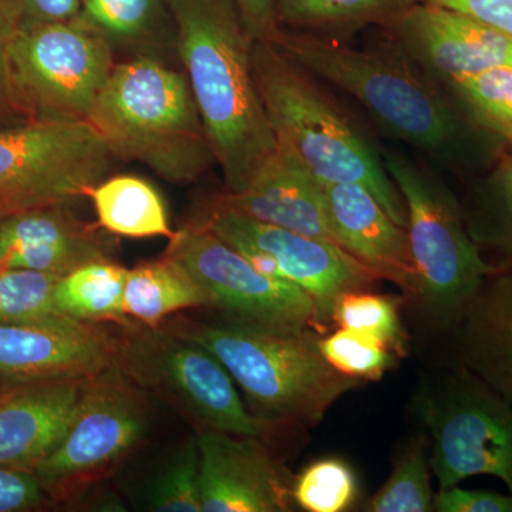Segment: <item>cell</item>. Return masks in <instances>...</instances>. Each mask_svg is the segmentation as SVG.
I'll list each match as a JSON object with an SVG mask.
<instances>
[{
  "mask_svg": "<svg viewBox=\"0 0 512 512\" xmlns=\"http://www.w3.org/2000/svg\"><path fill=\"white\" fill-rule=\"evenodd\" d=\"M272 43L313 76L352 97L383 136L407 144L440 167L464 170L476 160L484 140L498 141L468 119L447 87L392 36L375 45L350 47L279 29Z\"/></svg>",
  "mask_w": 512,
  "mask_h": 512,
  "instance_id": "cell-1",
  "label": "cell"
},
{
  "mask_svg": "<svg viewBox=\"0 0 512 512\" xmlns=\"http://www.w3.org/2000/svg\"><path fill=\"white\" fill-rule=\"evenodd\" d=\"M225 192L247 188L278 143L256 86L255 39L235 0H165Z\"/></svg>",
  "mask_w": 512,
  "mask_h": 512,
  "instance_id": "cell-2",
  "label": "cell"
},
{
  "mask_svg": "<svg viewBox=\"0 0 512 512\" xmlns=\"http://www.w3.org/2000/svg\"><path fill=\"white\" fill-rule=\"evenodd\" d=\"M256 86L278 147L291 154L319 184L356 183L406 229V204L384 167L382 148L343 109L315 76L278 46L255 40Z\"/></svg>",
  "mask_w": 512,
  "mask_h": 512,
  "instance_id": "cell-3",
  "label": "cell"
},
{
  "mask_svg": "<svg viewBox=\"0 0 512 512\" xmlns=\"http://www.w3.org/2000/svg\"><path fill=\"white\" fill-rule=\"evenodd\" d=\"M87 123L117 160L170 183H195L217 164L187 76L153 57L116 64Z\"/></svg>",
  "mask_w": 512,
  "mask_h": 512,
  "instance_id": "cell-4",
  "label": "cell"
},
{
  "mask_svg": "<svg viewBox=\"0 0 512 512\" xmlns=\"http://www.w3.org/2000/svg\"><path fill=\"white\" fill-rule=\"evenodd\" d=\"M170 332L200 343L227 367L258 416L316 424L360 380L342 375L319 349L316 330H268L180 319Z\"/></svg>",
  "mask_w": 512,
  "mask_h": 512,
  "instance_id": "cell-5",
  "label": "cell"
},
{
  "mask_svg": "<svg viewBox=\"0 0 512 512\" xmlns=\"http://www.w3.org/2000/svg\"><path fill=\"white\" fill-rule=\"evenodd\" d=\"M382 157L406 204L414 269L410 301L433 328L454 329L485 279L501 268L485 261L463 208L439 177L399 151L382 148Z\"/></svg>",
  "mask_w": 512,
  "mask_h": 512,
  "instance_id": "cell-6",
  "label": "cell"
},
{
  "mask_svg": "<svg viewBox=\"0 0 512 512\" xmlns=\"http://www.w3.org/2000/svg\"><path fill=\"white\" fill-rule=\"evenodd\" d=\"M116 64L109 37L82 16L20 20L10 45L13 87L35 121H89Z\"/></svg>",
  "mask_w": 512,
  "mask_h": 512,
  "instance_id": "cell-7",
  "label": "cell"
},
{
  "mask_svg": "<svg viewBox=\"0 0 512 512\" xmlns=\"http://www.w3.org/2000/svg\"><path fill=\"white\" fill-rule=\"evenodd\" d=\"M417 407L430 433V468L440 490L493 476L512 494V406L501 394L458 365L423 387Z\"/></svg>",
  "mask_w": 512,
  "mask_h": 512,
  "instance_id": "cell-8",
  "label": "cell"
},
{
  "mask_svg": "<svg viewBox=\"0 0 512 512\" xmlns=\"http://www.w3.org/2000/svg\"><path fill=\"white\" fill-rule=\"evenodd\" d=\"M116 338L114 365L137 386L167 393L204 429L262 439L281 424L249 413L234 379L217 356L170 330L131 328Z\"/></svg>",
  "mask_w": 512,
  "mask_h": 512,
  "instance_id": "cell-9",
  "label": "cell"
},
{
  "mask_svg": "<svg viewBox=\"0 0 512 512\" xmlns=\"http://www.w3.org/2000/svg\"><path fill=\"white\" fill-rule=\"evenodd\" d=\"M117 158L87 121L30 120L0 130L3 214L89 198Z\"/></svg>",
  "mask_w": 512,
  "mask_h": 512,
  "instance_id": "cell-10",
  "label": "cell"
},
{
  "mask_svg": "<svg viewBox=\"0 0 512 512\" xmlns=\"http://www.w3.org/2000/svg\"><path fill=\"white\" fill-rule=\"evenodd\" d=\"M147 426L146 402L119 366L84 380L62 439L35 470L46 495L63 497L116 466L143 440Z\"/></svg>",
  "mask_w": 512,
  "mask_h": 512,
  "instance_id": "cell-11",
  "label": "cell"
},
{
  "mask_svg": "<svg viewBox=\"0 0 512 512\" xmlns=\"http://www.w3.org/2000/svg\"><path fill=\"white\" fill-rule=\"evenodd\" d=\"M164 255L207 292L211 306L228 322L268 330H319L308 293L261 274L241 252L195 222L175 232Z\"/></svg>",
  "mask_w": 512,
  "mask_h": 512,
  "instance_id": "cell-12",
  "label": "cell"
},
{
  "mask_svg": "<svg viewBox=\"0 0 512 512\" xmlns=\"http://www.w3.org/2000/svg\"><path fill=\"white\" fill-rule=\"evenodd\" d=\"M195 224L238 252L258 251L269 256L285 281L311 296L319 329L332 322L333 308L343 293L367 291L380 279L333 242L251 220L215 201Z\"/></svg>",
  "mask_w": 512,
  "mask_h": 512,
  "instance_id": "cell-13",
  "label": "cell"
},
{
  "mask_svg": "<svg viewBox=\"0 0 512 512\" xmlns=\"http://www.w3.org/2000/svg\"><path fill=\"white\" fill-rule=\"evenodd\" d=\"M116 338L70 318L0 325V393L63 379H89L113 365Z\"/></svg>",
  "mask_w": 512,
  "mask_h": 512,
  "instance_id": "cell-14",
  "label": "cell"
},
{
  "mask_svg": "<svg viewBox=\"0 0 512 512\" xmlns=\"http://www.w3.org/2000/svg\"><path fill=\"white\" fill-rule=\"evenodd\" d=\"M386 28L444 86L457 77L512 67V36L439 6L416 3Z\"/></svg>",
  "mask_w": 512,
  "mask_h": 512,
  "instance_id": "cell-15",
  "label": "cell"
},
{
  "mask_svg": "<svg viewBox=\"0 0 512 512\" xmlns=\"http://www.w3.org/2000/svg\"><path fill=\"white\" fill-rule=\"evenodd\" d=\"M197 441L201 512L291 510L292 485L261 439L202 429Z\"/></svg>",
  "mask_w": 512,
  "mask_h": 512,
  "instance_id": "cell-16",
  "label": "cell"
},
{
  "mask_svg": "<svg viewBox=\"0 0 512 512\" xmlns=\"http://www.w3.org/2000/svg\"><path fill=\"white\" fill-rule=\"evenodd\" d=\"M87 224L70 204L46 205L0 218V266L64 276L79 266L111 261L113 239Z\"/></svg>",
  "mask_w": 512,
  "mask_h": 512,
  "instance_id": "cell-17",
  "label": "cell"
},
{
  "mask_svg": "<svg viewBox=\"0 0 512 512\" xmlns=\"http://www.w3.org/2000/svg\"><path fill=\"white\" fill-rule=\"evenodd\" d=\"M333 241L410 299L414 269L409 237L363 185L320 184Z\"/></svg>",
  "mask_w": 512,
  "mask_h": 512,
  "instance_id": "cell-18",
  "label": "cell"
},
{
  "mask_svg": "<svg viewBox=\"0 0 512 512\" xmlns=\"http://www.w3.org/2000/svg\"><path fill=\"white\" fill-rule=\"evenodd\" d=\"M251 220L333 242L322 188L305 167L278 147L245 190L214 200Z\"/></svg>",
  "mask_w": 512,
  "mask_h": 512,
  "instance_id": "cell-19",
  "label": "cell"
},
{
  "mask_svg": "<svg viewBox=\"0 0 512 512\" xmlns=\"http://www.w3.org/2000/svg\"><path fill=\"white\" fill-rule=\"evenodd\" d=\"M84 380H52L3 393L0 466L35 473L69 426Z\"/></svg>",
  "mask_w": 512,
  "mask_h": 512,
  "instance_id": "cell-20",
  "label": "cell"
},
{
  "mask_svg": "<svg viewBox=\"0 0 512 512\" xmlns=\"http://www.w3.org/2000/svg\"><path fill=\"white\" fill-rule=\"evenodd\" d=\"M453 330L460 365L512 406V268L485 279Z\"/></svg>",
  "mask_w": 512,
  "mask_h": 512,
  "instance_id": "cell-21",
  "label": "cell"
},
{
  "mask_svg": "<svg viewBox=\"0 0 512 512\" xmlns=\"http://www.w3.org/2000/svg\"><path fill=\"white\" fill-rule=\"evenodd\" d=\"M99 228L114 237H175L167 208L154 185L134 175L104 178L90 191Z\"/></svg>",
  "mask_w": 512,
  "mask_h": 512,
  "instance_id": "cell-22",
  "label": "cell"
},
{
  "mask_svg": "<svg viewBox=\"0 0 512 512\" xmlns=\"http://www.w3.org/2000/svg\"><path fill=\"white\" fill-rule=\"evenodd\" d=\"M211 306L210 296L168 256L128 269L123 311L148 328L184 309Z\"/></svg>",
  "mask_w": 512,
  "mask_h": 512,
  "instance_id": "cell-23",
  "label": "cell"
},
{
  "mask_svg": "<svg viewBox=\"0 0 512 512\" xmlns=\"http://www.w3.org/2000/svg\"><path fill=\"white\" fill-rule=\"evenodd\" d=\"M419 0H276V22L292 29L338 40L370 25L389 26Z\"/></svg>",
  "mask_w": 512,
  "mask_h": 512,
  "instance_id": "cell-24",
  "label": "cell"
},
{
  "mask_svg": "<svg viewBox=\"0 0 512 512\" xmlns=\"http://www.w3.org/2000/svg\"><path fill=\"white\" fill-rule=\"evenodd\" d=\"M128 269L111 259L79 266L57 281L55 303L66 318L84 323L128 320L123 311Z\"/></svg>",
  "mask_w": 512,
  "mask_h": 512,
  "instance_id": "cell-25",
  "label": "cell"
},
{
  "mask_svg": "<svg viewBox=\"0 0 512 512\" xmlns=\"http://www.w3.org/2000/svg\"><path fill=\"white\" fill-rule=\"evenodd\" d=\"M464 218L478 247L491 249L512 268V151L501 154L477 185Z\"/></svg>",
  "mask_w": 512,
  "mask_h": 512,
  "instance_id": "cell-26",
  "label": "cell"
},
{
  "mask_svg": "<svg viewBox=\"0 0 512 512\" xmlns=\"http://www.w3.org/2000/svg\"><path fill=\"white\" fill-rule=\"evenodd\" d=\"M446 87L468 119L512 148V67L457 77Z\"/></svg>",
  "mask_w": 512,
  "mask_h": 512,
  "instance_id": "cell-27",
  "label": "cell"
},
{
  "mask_svg": "<svg viewBox=\"0 0 512 512\" xmlns=\"http://www.w3.org/2000/svg\"><path fill=\"white\" fill-rule=\"evenodd\" d=\"M369 512L434 511L426 434L409 441L383 487L367 503Z\"/></svg>",
  "mask_w": 512,
  "mask_h": 512,
  "instance_id": "cell-28",
  "label": "cell"
},
{
  "mask_svg": "<svg viewBox=\"0 0 512 512\" xmlns=\"http://www.w3.org/2000/svg\"><path fill=\"white\" fill-rule=\"evenodd\" d=\"M402 299L367 291L343 293L333 308L332 322L379 340L397 355H406L407 335L400 316Z\"/></svg>",
  "mask_w": 512,
  "mask_h": 512,
  "instance_id": "cell-29",
  "label": "cell"
},
{
  "mask_svg": "<svg viewBox=\"0 0 512 512\" xmlns=\"http://www.w3.org/2000/svg\"><path fill=\"white\" fill-rule=\"evenodd\" d=\"M62 276L0 266V325H29L66 318L57 311L55 289Z\"/></svg>",
  "mask_w": 512,
  "mask_h": 512,
  "instance_id": "cell-30",
  "label": "cell"
},
{
  "mask_svg": "<svg viewBox=\"0 0 512 512\" xmlns=\"http://www.w3.org/2000/svg\"><path fill=\"white\" fill-rule=\"evenodd\" d=\"M291 495L308 512H343L356 504L359 484L345 460L320 458L295 478Z\"/></svg>",
  "mask_w": 512,
  "mask_h": 512,
  "instance_id": "cell-31",
  "label": "cell"
},
{
  "mask_svg": "<svg viewBox=\"0 0 512 512\" xmlns=\"http://www.w3.org/2000/svg\"><path fill=\"white\" fill-rule=\"evenodd\" d=\"M319 349L330 366L360 382L382 379L400 357L379 340L346 328L319 338Z\"/></svg>",
  "mask_w": 512,
  "mask_h": 512,
  "instance_id": "cell-32",
  "label": "cell"
},
{
  "mask_svg": "<svg viewBox=\"0 0 512 512\" xmlns=\"http://www.w3.org/2000/svg\"><path fill=\"white\" fill-rule=\"evenodd\" d=\"M165 0H82V18L110 40H146L164 15Z\"/></svg>",
  "mask_w": 512,
  "mask_h": 512,
  "instance_id": "cell-33",
  "label": "cell"
},
{
  "mask_svg": "<svg viewBox=\"0 0 512 512\" xmlns=\"http://www.w3.org/2000/svg\"><path fill=\"white\" fill-rule=\"evenodd\" d=\"M200 450L192 437L174 454L150 491L151 510L157 512H201Z\"/></svg>",
  "mask_w": 512,
  "mask_h": 512,
  "instance_id": "cell-34",
  "label": "cell"
},
{
  "mask_svg": "<svg viewBox=\"0 0 512 512\" xmlns=\"http://www.w3.org/2000/svg\"><path fill=\"white\" fill-rule=\"evenodd\" d=\"M20 20L18 12L0 5V130L30 121L16 96L10 70V45Z\"/></svg>",
  "mask_w": 512,
  "mask_h": 512,
  "instance_id": "cell-35",
  "label": "cell"
},
{
  "mask_svg": "<svg viewBox=\"0 0 512 512\" xmlns=\"http://www.w3.org/2000/svg\"><path fill=\"white\" fill-rule=\"evenodd\" d=\"M46 500L35 473L0 466V512L32 511Z\"/></svg>",
  "mask_w": 512,
  "mask_h": 512,
  "instance_id": "cell-36",
  "label": "cell"
},
{
  "mask_svg": "<svg viewBox=\"0 0 512 512\" xmlns=\"http://www.w3.org/2000/svg\"><path fill=\"white\" fill-rule=\"evenodd\" d=\"M434 511L439 512H512V494L494 491L464 490L453 487L434 495Z\"/></svg>",
  "mask_w": 512,
  "mask_h": 512,
  "instance_id": "cell-37",
  "label": "cell"
},
{
  "mask_svg": "<svg viewBox=\"0 0 512 512\" xmlns=\"http://www.w3.org/2000/svg\"><path fill=\"white\" fill-rule=\"evenodd\" d=\"M460 13L512 36V0H419Z\"/></svg>",
  "mask_w": 512,
  "mask_h": 512,
  "instance_id": "cell-38",
  "label": "cell"
},
{
  "mask_svg": "<svg viewBox=\"0 0 512 512\" xmlns=\"http://www.w3.org/2000/svg\"><path fill=\"white\" fill-rule=\"evenodd\" d=\"M22 20H73L82 16V0H0Z\"/></svg>",
  "mask_w": 512,
  "mask_h": 512,
  "instance_id": "cell-39",
  "label": "cell"
},
{
  "mask_svg": "<svg viewBox=\"0 0 512 512\" xmlns=\"http://www.w3.org/2000/svg\"><path fill=\"white\" fill-rule=\"evenodd\" d=\"M245 25L255 40L272 42L279 32L276 0H235Z\"/></svg>",
  "mask_w": 512,
  "mask_h": 512,
  "instance_id": "cell-40",
  "label": "cell"
},
{
  "mask_svg": "<svg viewBox=\"0 0 512 512\" xmlns=\"http://www.w3.org/2000/svg\"><path fill=\"white\" fill-rule=\"evenodd\" d=\"M3 215H5V214H3V211H2V210H0V218H2V217H3Z\"/></svg>",
  "mask_w": 512,
  "mask_h": 512,
  "instance_id": "cell-41",
  "label": "cell"
},
{
  "mask_svg": "<svg viewBox=\"0 0 512 512\" xmlns=\"http://www.w3.org/2000/svg\"><path fill=\"white\" fill-rule=\"evenodd\" d=\"M3 393H0V399H2Z\"/></svg>",
  "mask_w": 512,
  "mask_h": 512,
  "instance_id": "cell-42",
  "label": "cell"
}]
</instances>
